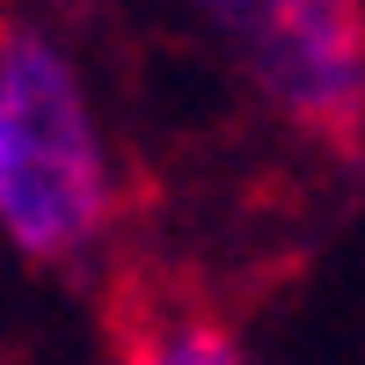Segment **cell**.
Masks as SVG:
<instances>
[{
    "instance_id": "cell-3",
    "label": "cell",
    "mask_w": 365,
    "mask_h": 365,
    "mask_svg": "<svg viewBox=\"0 0 365 365\" xmlns=\"http://www.w3.org/2000/svg\"><path fill=\"white\" fill-rule=\"evenodd\" d=\"M103 358L110 365H256L241 329L154 263H125L103 285Z\"/></svg>"
},
{
    "instance_id": "cell-2",
    "label": "cell",
    "mask_w": 365,
    "mask_h": 365,
    "mask_svg": "<svg viewBox=\"0 0 365 365\" xmlns=\"http://www.w3.org/2000/svg\"><path fill=\"white\" fill-rule=\"evenodd\" d=\"M234 44L307 146L344 168L365 161V0H263Z\"/></svg>"
},
{
    "instance_id": "cell-4",
    "label": "cell",
    "mask_w": 365,
    "mask_h": 365,
    "mask_svg": "<svg viewBox=\"0 0 365 365\" xmlns=\"http://www.w3.org/2000/svg\"><path fill=\"white\" fill-rule=\"evenodd\" d=\"M0 365H15V358H8V351H0Z\"/></svg>"
},
{
    "instance_id": "cell-1",
    "label": "cell",
    "mask_w": 365,
    "mask_h": 365,
    "mask_svg": "<svg viewBox=\"0 0 365 365\" xmlns=\"http://www.w3.org/2000/svg\"><path fill=\"white\" fill-rule=\"evenodd\" d=\"M117 182L66 51L0 22V234L22 263L66 270L110 234Z\"/></svg>"
}]
</instances>
